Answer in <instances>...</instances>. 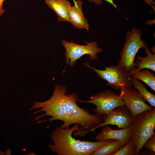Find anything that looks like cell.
<instances>
[{
    "mask_svg": "<svg viewBox=\"0 0 155 155\" xmlns=\"http://www.w3.org/2000/svg\"><path fill=\"white\" fill-rule=\"evenodd\" d=\"M132 126L119 130H114L110 126L106 125L103 127L100 132L95 137L97 141H104L109 139H115L119 141L123 146L130 140L132 132Z\"/></svg>",
    "mask_w": 155,
    "mask_h": 155,
    "instance_id": "11",
    "label": "cell"
},
{
    "mask_svg": "<svg viewBox=\"0 0 155 155\" xmlns=\"http://www.w3.org/2000/svg\"><path fill=\"white\" fill-rule=\"evenodd\" d=\"M136 147L134 142L130 140L121 146L113 155H135Z\"/></svg>",
    "mask_w": 155,
    "mask_h": 155,
    "instance_id": "18",
    "label": "cell"
},
{
    "mask_svg": "<svg viewBox=\"0 0 155 155\" xmlns=\"http://www.w3.org/2000/svg\"><path fill=\"white\" fill-rule=\"evenodd\" d=\"M119 96L134 118L140 113L154 108L146 104L138 92L131 86L122 88Z\"/></svg>",
    "mask_w": 155,
    "mask_h": 155,
    "instance_id": "10",
    "label": "cell"
},
{
    "mask_svg": "<svg viewBox=\"0 0 155 155\" xmlns=\"http://www.w3.org/2000/svg\"><path fill=\"white\" fill-rule=\"evenodd\" d=\"M25 154V155H37L35 152H30L28 153H27Z\"/></svg>",
    "mask_w": 155,
    "mask_h": 155,
    "instance_id": "25",
    "label": "cell"
},
{
    "mask_svg": "<svg viewBox=\"0 0 155 155\" xmlns=\"http://www.w3.org/2000/svg\"><path fill=\"white\" fill-rule=\"evenodd\" d=\"M4 152L5 155H9L11 154V151L10 149L8 148Z\"/></svg>",
    "mask_w": 155,
    "mask_h": 155,
    "instance_id": "23",
    "label": "cell"
},
{
    "mask_svg": "<svg viewBox=\"0 0 155 155\" xmlns=\"http://www.w3.org/2000/svg\"><path fill=\"white\" fill-rule=\"evenodd\" d=\"M81 125L75 124L72 127H56L51 132L50 138L53 142L47 147L58 155H91L111 139L96 142L82 141L72 136L73 132L80 130Z\"/></svg>",
    "mask_w": 155,
    "mask_h": 155,
    "instance_id": "2",
    "label": "cell"
},
{
    "mask_svg": "<svg viewBox=\"0 0 155 155\" xmlns=\"http://www.w3.org/2000/svg\"><path fill=\"white\" fill-rule=\"evenodd\" d=\"M84 64L95 71L100 78L106 81V85L114 89L121 90L124 87L132 86L129 74L118 65L106 67L105 69L102 70L91 66L87 62Z\"/></svg>",
    "mask_w": 155,
    "mask_h": 155,
    "instance_id": "7",
    "label": "cell"
},
{
    "mask_svg": "<svg viewBox=\"0 0 155 155\" xmlns=\"http://www.w3.org/2000/svg\"><path fill=\"white\" fill-rule=\"evenodd\" d=\"M143 147L155 152V132L145 142Z\"/></svg>",
    "mask_w": 155,
    "mask_h": 155,
    "instance_id": "19",
    "label": "cell"
},
{
    "mask_svg": "<svg viewBox=\"0 0 155 155\" xmlns=\"http://www.w3.org/2000/svg\"><path fill=\"white\" fill-rule=\"evenodd\" d=\"M145 49L146 56L137 57L136 62L134 63V69L130 74V76L144 69L155 71V54L152 53L148 47Z\"/></svg>",
    "mask_w": 155,
    "mask_h": 155,
    "instance_id": "14",
    "label": "cell"
},
{
    "mask_svg": "<svg viewBox=\"0 0 155 155\" xmlns=\"http://www.w3.org/2000/svg\"><path fill=\"white\" fill-rule=\"evenodd\" d=\"M85 42L86 45H81L74 43L72 40L70 42L65 40L62 41L61 44L65 51L66 65L71 67L74 66L76 61L85 55H89V59L91 61L95 59L98 61L97 55L103 51L102 49L98 47L96 41Z\"/></svg>",
    "mask_w": 155,
    "mask_h": 155,
    "instance_id": "5",
    "label": "cell"
},
{
    "mask_svg": "<svg viewBox=\"0 0 155 155\" xmlns=\"http://www.w3.org/2000/svg\"><path fill=\"white\" fill-rule=\"evenodd\" d=\"M136 79L145 83L155 91V77L153 73L148 69L137 71L132 75Z\"/></svg>",
    "mask_w": 155,
    "mask_h": 155,
    "instance_id": "17",
    "label": "cell"
},
{
    "mask_svg": "<svg viewBox=\"0 0 155 155\" xmlns=\"http://www.w3.org/2000/svg\"><path fill=\"white\" fill-rule=\"evenodd\" d=\"M122 146V144L117 140L111 139L93 152L91 155H113Z\"/></svg>",
    "mask_w": 155,
    "mask_h": 155,
    "instance_id": "16",
    "label": "cell"
},
{
    "mask_svg": "<svg viewBox=\"0 0 155 155\" xmlns=\"http://www.w3.org/2000/svg\"><path fill=\"white\" fill-rule=\"evenodd\" d=\"M130 81L134 89L138 92L145 101L148 102L151 106L155 107V95L150 92L146 89L144 84L135 78L133 75H130Z\"/></svg>",
    "mask_w": 155,
    "mask_h": 155,
    "instance_id": "15",
    "label": "cell"
},
{
    "mask_svg": "<svg viewBox=\"0 0 155 155\" xmlns=\"http://www.w3.org/2000/svg\"><path fill=\"white\" fill-rule=\"evenodd\" d=\"M60 120L63 123L60 127L63 128H67L73 124L81 125L79 131L86 130L94 128L102 123V118L95 113L90 114L86 110L77 105L70 113L61 118Z\"/></svg>",
    "mask_w": 155,
    "mask_h": 155,
    "instance_id": "6",
    "label": "cell"
},
{
    "mask_svg": "<svg viewBox=\"0 0 155 155\" xmlns=\"http://www.w3.org/2000/svg\"><path fill=\"white\" fill-rule=\"evenodd\" d=\"M102 123L88 131H94L100 127L109 125L117 126L120 129H124L132 125L134 118L125 105L119 106L101 117Z\"/></svg>",
    "mask_w": 155,
    "mask_h": 155,
    "instance_id": "9",
    "label": "cell"
},
{
    "mask_svg": "<svg viewBox=\"0 0 155 155\" xmlns=\"http://www.w3.org/2000/svg\"><path fill=\"white\" fill-rule=\"evenodd\" d=\"M146 4L151 5L152 4H155L154 0H142Z\"/></svg>",
    "mask_w": 155,
    "mask_h": 155,
    "instance_id": "22",
    "label": "cell"
},
{
    "mask_svg": "<svg viewBox=\"0 0 155 155\" xmlns=\"http://www.w3.org/2000/svg\"><path fill=\"white\" fill-rule=\"evenodd\" d=\"M0 101H1V99H0Z\"/></svg>",
    "mask_w": 155,
    "mask_h": 155,
    "instance_id": "27",
    "label": "cell"
},
{
    "mask_svg": "<svg viewBox=\"0 0 155 155\" xmlns=\"http://www.w3.org/2000/svg\"><path fill=\"white\" fill-rule=\"evenodd\" d=\"M148 149L142 152L140 151L139 152L138 155H155V152L149 149Z\"/></svg>",
    "mask_w": 155,
    "mask_h": 155,
    "instance_id": "21",
    "label": "cell"
},
{
    "mask_svg": "<svg viewBox=\"0 0 155 155\" xmlns=\"http://www.w3.org/2000/svg\"><path fill=\"white\" fill-rule=\"evenodd\" d=\"M74 5L70 10L69 22L76 28L88 30L89 24L84 16L82 9L83 2L80 0L74 1Z\"/></svg>",
    "mask_w": 155,
    "mask_h": 155,
    "instance_id": "12",
    "label": "cell"
},
{
    "mask_svg": "<svg viewBox=\"0 0 155 155\" xmlns=\"http://www.w3.org/2000/svg\"><path fill=\"white\" fill-rule=\"evenodd\" d=\"M142 32L141 29L135 27H133L131 31H127L125 43L119 54L120 58L118 61V65L129 75L134 69L135 57L139 49L148 47L145 41L142 39Z\"/></svg>",
    "mask_w": 155,
    "mask_h": 155,
    "instance_id": "3",
    "label": "cell"
},
{
    "mask_svg": "<svg viewBox=\"0 0 155 155\" xmlns=\"http://www.w3.org/2000/svg\"><path fill=\"white\" fill-rule=\"evenodd\" d=\"M67 91L66 86L57 84L54 87L52 96L49 99L42 102L34 101L29 111L40 109L34 112L29 116L41 112L45 113L32 117V121H35V124H38L46 121L60 120L71 112L78 105L76 103L79 99L76 93L68 94Z\"/></svg>",
    "mask_w": 155,
    "mask_h": 155,
    "instance_id": "1",
    "label": "cell"
},
{
    "mask_svg": "<svg viewBox=\"0 0 155 155\" xmlns=\"http://www.w3.org/2000/svg\"><path fill=\"white\" fill-rule=\"evenodd\" d=\"M90 2H92L95 4L97 5H99L101 4L103 0H104L111 4L114 7L117 8V7L116 5L114 3L113 0H88Z\"/></svg>",
    "mask_w": 155,
    "mask_h": 155,
    "instance_id": "20",
    "label": "cell"
},
{
    "mask_svg": "<svg viewBox=\"0 0 155 155\" xmlns=\"http://www.w3.org/2000/svg\"><path fill=\"white\" fill-rule=\"evenodd\" d=\"M78 101L94 104L96 107L93 110V111L101 117L117 107L125 105L119 95L108 89L93 95L90 97L89 100L84 101L78 99Z\"/></svg>",
    "mask_w": 155,
    "mask_h": 155,
    "instance_id": "8",
    "label": "cell"
},
{
    "mask_svg": "<svg viewBox=\"0 0 155 155\" xmlns=\"http://www.w3.org/2000/svg\"><path fill=\"white\" fill-rule=\"evenodd\" d=\"M49 8L56 13L59 22H69L71 4L67 0H44Z\"/></svg>",
    "mask_w": 155,
    "mask_h": 155,
    "instance_id": "13",
    "label": "cell"
},
{
    "mask_svg": "<svg viewBox=\"0 0 155 155\" xmlns=\"http://www.w3.org/2000/svg\"><path fill=\"white\" fill-rule=\"evenodd\" d=\"M6 0H0V9H3V4L4 2Z\"/></svg>",
    "mask_w": 155,
    "mask_h": 155,
    "instance_id": "24",
    "label": "cell"
},
{
    "mask_svg": "<svg viewBox=\"0 0 155 155\" xmlns=\"http://www.w3.org/2000/svg\"><path fill=\"white\" fill-rule=\"evenodd\" d=\"M5 12V11L4 9H0V17L1 16L4 14Z\"/></svg>",
    "mask_w": 155,
    "mask_h": 155,
    "instance_id": "26",
    "label": "cell"
},
{
    "mask_svg": "<svg viewBox=\"0 0 155 155\" xmlns=\"http://www.w3.org/2000/svg\"><path fill=\"white\" fill-rule=\"evenodd\" d=\"M132 126L130 140L134 142L136 147L135 155H138L145 142L154 132L155 107L138 114L134 118Z\"/></svg>",
    "mask_w": 155,
    "mask_h": 155,
    "instance_id": "4",
    "label": "cell"
}]
</instances>
